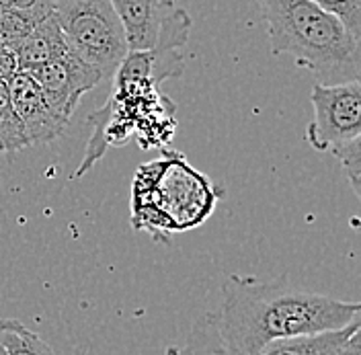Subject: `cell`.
I'll list each match as a JSON object with an SVG mask.
<instances>
[{"instance_id": "obj_9", "label": "cell", "mask_w": 361, "mask_h": 355, "mask_svg": "<svg viewBox=\"0 0 361 355\" xmlns=\"http://www.w3.org/2000/svg\"><path fill=\"white\" fill-rule=\"evenodd\" d=\"M70 52L66 44V37L56 21L54 13L39 21L33 31L17 45L15 54L19 60V70H29L33 66H39L45 62H51L56 58H62Z\"/></svg>"}, {"instance_id": "obj_5", "label": "cell", "mask_w": 361, "mask_h": 355, "mask_svg": "<svg viewBox=\"0 0 361 355\" xmlns=\"http://www.w3.org/2000/svg\"><path fill=\"white\" fill-rule=\"evenodd\" d=\"M312 121L308 124L306 140L318 150H331L333 146L361 136V85L360 78L338 85H314L312 95Z\"/></svg>"}, {"instance_id": "obj_17", "label": "cell", "mask_w": 361, "mask_h": 355, "mask_svg": "<svg viewBox=\"0 0 361 355\" xmlns=\"http://www.w3.org/2000/svg\"><path fill=\"white\" fill-rule=\"evenodd\" d=\"M19 72V60L13 49L0 47V83H8Z\"/></svg>"}, {"instance_id": "obj_13", "label": "cell", "mask_w": 361, "mask_h": 355, "mask_svg": "<svg viewBox=\"0 0 361 355\" xmlns=\"http://www.w3.org/2000/svg\"><path fill=\"white\" fill-rule=\"evenodd\" d=\"M29 146L21 119L13 107L6 83H0V152H15Z\"/></svg>"}, {"instance_id": "obj_4", "label": "cell", "mask_w": 361, "mask_h": 355, "mask_svg": "<svg viewBox=\"0 0 361 355\" xmlns=\"http://www.w3.org/2000/svg\"><path fill=\"white\" fill-rule=\"evenodd\" d=\"M54 17L72 54L111 76L130 54L128 37L109 0H56Z\"/></svg>"}, {"instance_id": "obj_18", "label": "cell", "mask_w": 361, "mask_h": 355, "mask_svg": "<svg viewBox=\"0 0 361 355\" xmlns=\"http://www.w3.org/2000/svg\"><path fill=\"white\" fill-rule=\"evenodd\" d=\"M39 0H0V11H25L33 8Z\"/></svg>"}, {"instance_id": "obj_16", "label": "cell", "mask_w": 361, "mask_h": 355, "mask_svg": "<svg viewBox=\"0 0 361 355\" xmlns=\"http://www.w3.org/2000/svg\"><path fill=\"white\" fill-rule=\"evenodd\" d=\"M322 11L335 15L355 37H361V0H310Z\"/></svg>"}, {"instance_id": "obj_12", "label": "cell", "mask_w": 361, "mask_h": 355, "mask_svg": "<svg viewBox=\"0 0 361 355\" xmlns=\"http://www.w3.org/2000/svg\"><path fill=\"white\" fill-rule=\"evenodd\" d=\"M166 355H230L224 339L220 335L216 314L209 312L200 320H195L187 335L185 345L169 347Z\"/></svg>"}, {"instance_id": "obj_21", "label": "cell", "mask_w": 361, "mask_h": 355, "mask_svg": "<svg viewBox=\"0 0 361 355\" xmlns=\"http://www.w3.org/2000/svg\"><path fill=\"white\" fill-rule=\"evenodd\" d=\"M0 355H6V351H4V347H2V343H0Z\"/></svg>"}, {"instance_id": "obj_1", "label": "cell", "mask_w": 361, "mask_h": 355, "mask_svg": "<svg viewBox=\"0 0 361 355\" xmlns=\"http://www.w3.org/2000/svg\"><path fill=\"white\" fill-rule=\"evenodd\" d=\"M360 312V302L298 288L286 277L257 282L230 275L222 284L216 320L230 355H257L281 339L343 329L357 320Z\"/></svg>"}, {"instance_id": "obj_6", "label": "cell", "mask_w": 361, "mask_h": 355, "mask_svg": "<svg viewBox=\"0 0 361 355\" xmlns=\"http://www.w3.org/2000/svg\"><path fill=\"white\" fill-rule=\"evenodd\" d=\"M25 72H29L33 80L39 85L47 105L68 121L72 113L76 112L82 95L94 89L105 78L97 68L82 62L72 52L51 62L29 68Z\"/></svg>"}, {"instance_id": "obj_10", "label": "cell", "mask_w": 361, "mask_h": 355, "mask_svg": "<svg viewBox=\"0 0 361 355\" xmlns=\"http://www.w3.org/2000/svg\"><path fill=\"white\" fill-rule=\"evenodd\" d=\"M360 318L337 331L300 335L269 343L257 355H338L353 335L360 333Z\"/></svg>"}, {"instance_id": "obj_14", "label": "cell", "mask_w": 361, "mask_h": 355, "mask_svg": "<svg viewBox=\"0 0 361 355\" xmlns=\"http://www.w3.org/2000/svg\"><path fill=\"white\" fill-rule=\"evenodd\" d=\"M0 343L6 355H56L51 345L33 331H29L25 325L19 329L2 331Z\"/></svg>"}, {"instance_id": "obj_19", "label": "cell", "mask_w": 361, "mask_h": 355, "mask_svg": "<svg viewBox=\"0 0 361 355\" xmlns=\"http://www.w3.org/2000/svg\"><path fill=\"white\" fill-rule=\"evenodd\" d=\"M338 355H361V345H360V333L353 335L351 339H349V343L343 347V351Z\"/></svg>"}, {"instance_id": "obj_20", "label": "cell", "mask_w": 361, "mask_h": 355, "mask_svg": "<svg viewBox=\"0 0 361 355\" xmlns=\"http://www.w3.org/2000/svg\"><path fill=\"white\" fill-rule=\"evenodd\" d=\"M23 327L21 320H15V318H0V333L2 331H11V329H19Z\"/></svg>"}, {"instance_id": "obj_2", "label": "cell", "mask_w": 361, "mask_h": 355, "mask_svg": "<svg viewBox=\"0 0 361 355\" xmlns=\"http://www.w3.org/2000/svg\"><path fill=\"white\" fill-rule=\"evenodd\" d=\"M222 189L191 167L177 150L135 169L130 198V222L157 243H171L175 234L202 226L216 210Z\"/></svg>"}, {"instance_id": "obj_3", "label": "cell", "mask_w": 361, "mask_h": 355, "mask_svg": "<svg viewBox=\"0 0 361 355\" xmlns=\"http://www.w3.org/2000/svg\"><path fill=\"white\" fill-rule=\"evenodd\" d=\"M271 52L318 74H360V37L310 0H259Z\"/></svg>"}, {"instance_id": "obj_11", "label": "cell", "mask_w": 361, "mask_h": 355, "mask_svg": "<svg viewBox=\"0 0 361 355\" xmlns=\"http://www.w3.org/2000/svg\"><path fill=\"white\" fill-rule=\"evenodd\" d=\"M54 13L51 0H39L33 8L25 11H0V47L17 49V45L33 31V27Z\"/></svg>"}, {"instance_id": "obj_22", "label": "cell", "mask_w": 361, "mask_h": 355, "mask_svg": "<svg viewBox=\"0 0 361 355\" xmlns=\"http://www.w3.org/2000/svg\"><path fill=\"white\" fill-rule=\"evenodd\" d=\"M51 2H56V0H51Z\"/></svg>"}, {"instance_id": "obj_15", "label": "cell", "mask_w": 361, "mask_h": 355, "mask_svg": "<svg viewBox=\"0 0 361 355\" xmlns=\"http://www.w3.org/2000/svg\"><path fill=\"white\" fill-rule=\"evenodd\" d=\"M331 152L337 156L343 171H345V177L349 181L351 189L355 195L361 193V136L360 138H353L349 142H343L331 148Z\"/></svg>"}, {"instance_id": "obj_7", "label": "cell", "mask_w": 361, "mask_h": 355, "mask_svg": "<svg viewBox=\"0 0 361 355\" xmlns=\"http://www.w3.org/2000/svg\"><path fill=\"white\" fill-rule=\"evenodd\" d=\"M6 87H8L13 107L21 119L29 146L31 144H49L64 133L68 119L60 117L47 105L39 85L33 80V76L29 72L19 70L6 83Z\"/></svg>"}, {"instance_id": "obj_8", "label": "cell", "mask_w": 361, "mask_h": 355, "mask_svg": "<svg viewBox=\"0 0 361 355\" xmlns=\"http://www.w3.org/2000/svg\"><path fill=\"white\" fill-rule=\"evenodd\" d=\"M123 25L130 52L152 49L164 19L173 13L169 0H109Z\"/></svg>"}]
</instances>
